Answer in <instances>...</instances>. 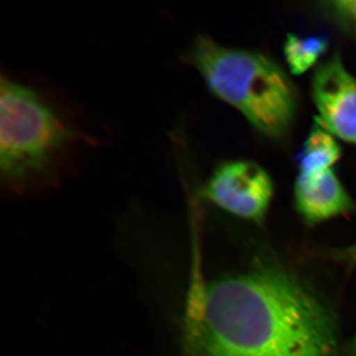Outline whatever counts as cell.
I'll return each mask as SVG.
<instances>
[{
    "instance_id": "cell-1",
    "label": "cell",
    "mask_w": 356,
    "mask_h": 356,
    "mask_svg": "<svg viewBox=\"0 0 356 356\" xmlns=\"http://www.w3.org/2000/svg\"><path fill=\"white\" fill-rule=\"evenodd\" d=\"M192 327L199 356L337 355L331 312L301 281L271 267L206 285Z\"/></svg>"
},
{
    "instance_id": "cell-2",
    "label": "cell",
    "mask_w": 356,
    "mask_h": 356,
    "mask_svg": "<svg viewBox=\"0 0 356 356\" xmlns=\"http://www.w3.org/2000/svg\"><path fill=\"white\" fill-rule=\"evenodd\" d=\"M95 140L36 88L9 76L0 84V181L24 195L55 186L74 154Z\"/></svg>"
},
{
    "instance_id": "cell-3",
    "label": "cell",
    "mask_w": 356,
    "mask_h": 356,
    "mask_svg": "<svg viewBox=\"0 0 356 356\" xmlns=\"http://www.w3.org/2000/svg\"><path fill=\"white\" fill-rule=\"evenodd\" d=\"M181 60L202 77L213 95L238 110L269 139H283L297 113V97L286 72L259 51L229 48L198 35Z\"/></svg>"
},
{
    "instance_id": "cell-4",
    "label": "cell",
    "mask_w": 356,
    "mask_h": 356,
    "mask_svg": "<svg viewBox=\"0 0 356 356\" xmlns=\"http://www.w3.org/2000/svg\"><path fill=\"white\" fill-rule=\"evenodd\" d=\"M274 185L259 163L245 159L225 161L213 170L203 188L204 197L241 219L261 222L273 200Z\"/></svg>"
},
{
    "instance_id": "cell-5",
    "label": "cell",
    "mask_w": 356,
    "mask_h": 356,
    "mask_svg": "<svg viewBox=\"0 0 356 356\" xmlns=\"http://www.w3.org/2000/svg\"><path fill=\"white\" fill-rule=\"evenodd\" d=\"M317 124L334 138L356 146V79L334 54L322 63L312 79Z\"/></svg>"
},
{
    "instance_id": "cell-6",
    "label": "cell",
    "mask_w": 356,
    "mask_h": 356,
    "mask_svg": "<svg viewBox=\"0 0 356 356\" xmlns=\"http://www.w3.org/2000/svg\"><path fill=\"white\" fill-rule=\"evenodd\" d=\"M294 203L303 221L311 226L356 211L355 201L334 170L314 175H298L294 184Z\"/></svg>"
},
{
    "instance_id": "cell-7",
    "label": "cell",
    "mask_w": 356,
    "mask_h": 356,
    "mask_svg": "<svg viewBox=\"0 0 356 356\" xmlns=\"http://www.w3.org/2000/svg\"><path fill=\"white\" fill-rule=\"evenodd\" d=\"M341 156L337 138L317 124L301 147L297 158L298 175H314L332 170Z\"/></svg>"
},
{
    "instance_id": "cell-8",
    "label": "cell",
    "mask_w": 356,
    "mask_h": 356,
    "mask_svg": "<svg viewBox=\"0 0 356 356\" xmlns=\"http://www.w3.org/2000/svg\"><path fill=\"white\" fill-rule=\"evenodd\" d=\"M329 50V41L323 35L300 36L287 34L283 44L285 60L290 72L301 76L318 64Z\"/></svg>"
},
{
    "instance_id": "cell-9",
    "label": "cell",
    "mask_w": 356,
    "mask_h": 356,
    "mask_svg": "<svg viewBox=\"0 0 356 356\" xmlns=\"http://www.w3.org/2000/svg\"><path fill=\"white\" fill-rule=\"evenodd\" d=\"M320 9L332 23L356 36V0L323 1Z\"/></svg>"
},
{
    "instance_id": "cell-10",
    "label": "cell",
    "mask_w": 356,
    "mask_h": 356,
    "mask_svg": "<svg viewBox=\"0 0 356 356\" xmlns=\"http://www.w3.org/2000/svg\"><path fill=\"white\" fill-rule=\"evenodd\" d=\"M339 259L348 264H356V245L343 248L339 252Z\"/></svg>"
},
{
    "instance_id": "cell-11",
    "label": "cell",
    "mask_w": 356,
    "mask_h": 356,
    "mask_svg": "<svg viewBox=\"0 0 356 356\" xmlns=\"http://www.w3.org/2000/svg\"><path fill=\"white\" fill-rule=\"evenodd\" d=\"M350 350L351 355H353V356H356V336L355 337V339H353V341H351Z\"/></svg>"
}]
</instances>
